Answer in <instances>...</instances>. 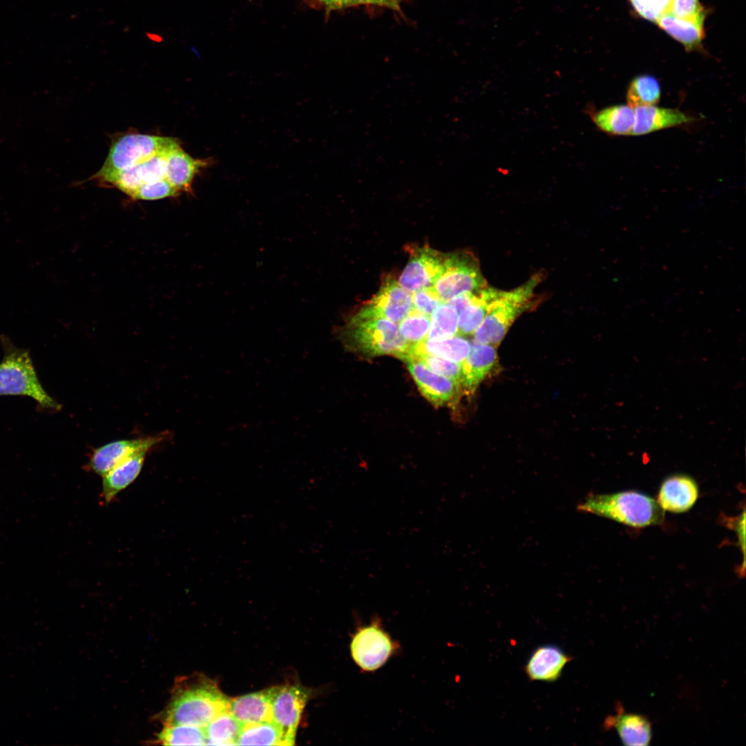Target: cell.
I'll return each mask as SVG.
<instances>
[{
	"mask_svg": "<svg viewBox=\"0 0 746 746\" xmlns=\"http://www.w3.org/2000/svg\"><path fill=\"white\" fill-rule=\"evenodd\" d=\"M229 698L207 680L182 678L173 689L166 709L164 725H191L204 728L228 710Z\"/></svg>",
	"mask_w": 746,
	"mask_h": 746,
	"instance_id": "1",
	"label": "cell"
},
{
	"mask_svg": "<svg viewBox=\"0 0 746 746\" xmlns=\"http://www.w3.org/2000/svg\"><path fill=\"white\" fill-rule=\"evenodd\" d=\"M577 508L633 527L660 524L665 516L656 499L636 491L592 495Z\"/></svg>",
	"mask_w": 746,
	"mask_h": 746,
	"instance_id": "2",
	"label": "cell"
},
{
	"mask_svg": "<svg viewBox=\"0 0 746 746\" xmlns=\"http://www.w3.org/2000/svg\"><path fill=\"white\" fill-rule=\"evenodd\" d=\"M341 337L349 349L368 357L392 354L401 359L410 347L396 323L360 312L345 325Z\"/></svg>",
	"mask_w": 746,
	"mask_h": 746,
	"instance_id": "3",
	"label": "cell"
},
{
	"mask_svg": "<svg viewBox=\"0 0 746 746\" xmlns=\"http://www.w3.org/2000/svg\"><path fill=\"white\" fill-rule=\"evenodd\" d=\"M542 273L510 291H501L489 312L473 334V341L497 347L514 321L536 305L535 287L541 283Z\"/></svg>",
	"mask_w": 746,
	"mask_h": 746,
	"instance_id": "4",
	"label": "cell"
},
{
	"mask_svg": "<svg viewBox=\"0 0 746 746\" xmlns=\"http://www.w3.org/2000/svg\"><path fill=\"white\" fill-rule=\"evenodd\" d=\"M179 146L180 143L173 137L140 133L125 134L112 143L104 163L92 178L105 182L122 171Z\"/></svg>",
	"mask_w": 746,
	"mask_h": 746,
	"instance_id": "5",
	"label": "cell"
},
{
	"mask_svg": "<svg viewBox=\"0 0 746 746\" xmlns=\"http://www.w3.org/2000/svg\"><path fill=\"white\" fill-rule=\"evenodd\" d=\"M0 395H23L46 408L60 405L43 388L26 351L12 348L0 363Z\"/></svg>",
	"mask_w": 746,
	"mask_h": 746,
	"instance_id": "6",
	"label": "cell"
},
{
	"mask_svg": "<svg viewBox=\"0 0 746 746\" xmlns=\"http://www.w3.org/2000/svg\"><path fill=\"white\" fill-rule=\"evenodd\" d=\"M487 286L475 255L459 251L445 254L442 271L432 287L443 302Z\"/></svg>",
	"mask_w": 746,
	"mask_h": 746,
	"instance_id": "7",
	"label": "cell"
},
{
	"mask_svg": "<svg viewBox=\"0 0 746 746\" xmlns=\"http://www.w3.org/2000/svg\"><path fill=\"white\" fill-rule=\"evenodd\" d=\"M394 649L390 635L376 624L359 629L350 644L354 661L365 671H375L382 667Z\"/></svg>",
	"mask_w": 746,
	"mask_h": 746,
	"instance_id": "8",
	"label": "cell"
},
{
	"mask_svg": "<svg viewBox=\"0 0 746 746\" xmlns=\"http://www.w3.org/2000/svg\"><path fill=\"white\" fill-rule=\"evenodd\" d=\"M311 691L300 685L274 687L271 720L284 732L288 745L294 744L297 728Z\"/></svg>",
	"mask_w": 746,
	"mask_h": 746,
	"instance_id": "9",
	"label": "cell"
},
{
	"mask_svg": "<svg viewBox=\"0 0 746 746\" xmlns=\"http://www.w3.org/2000/svg\"><path fill=\"white\" fill-rule=\"evenodd\" d=\"M409 251V261L399 283L410 293L432 287L442 271L445 254L428 246H414Z\"/></svg>",
	"mask_w": 746,
	"mask_h": 746,
	"instance_id": "10",
	"label": "cell"
},
{
	"mask_svg": "<svg viewBox=\"0 0 746 746\" xmlns=\"http://www.w3.org/2000/svg\"><path fill=\"white\" fill-rule=\"evenodd\" d=\"M412 296L399 282L388 277L379 291L358 312L401 322L414 309Z\"/></svg>",
	"mask_w": 746,
	"mask_h": 746,
	"instance_id": "11",
	"label": "cell"
},
{
	"mask_svg": "<svg viewBox=\"0 0 746 746\" xmlns=\"http://www.w3.org/2000/svg\"><path fill=\"white\" fill-rule=\"evenodd\" d=\"M501 290L485 287L478 291L459 295L449 300L458 313V335L474 334Z\"/></svg>",
	"mask_w": 746,
	"mask_h": 746,
	"instance_id": "12",
	"label": "cell"
},
{
	"mask_svg": "<svg viewBox=\"0 0 746 746\" xmlns=\"http://www.w3.org/2000/svg\"><path fill=\"white\" fill-rule=\"evenodd\" d=\"M164 437L163 434H158L154 436L121 439L107 443L93 450L88 463V470L103 476L135 452L142 449L151 450L162 441Z\"/></svg>",
	"mask_w": 746,
	"mask_h": 746,
	"instance_id": "13",
	"label": "cell"
},
{
	"mask_svg": "<svg viewBox=\"0 0 746 746\" xmlns=\"http://www.w3.org/2000/svg\"><path fill=\"white\" fill-rule=\"evenodd\" d=\"M423 396L435 406L450 402L460 385L453 380L439 374L419 361L407 357L403 359Z\"/></svg>",
	"mask_w": 746,
	"mask_h": 746,
	"instance_id": "14",
	"label": "cell"
},
{
	"mask_svg": "<svg viewBox=\"0 0 746 746\" xmlns=\"http://www.w3.org/2000/svg\"><path fill=\"white\" fill-rule=\"evenodd\" d=\"M572 660L573 657L559 646L545 644L535 648L524 669L530 681L553 682L560 678L564 667Z\"/></svg>",
	"mask_w": 746,
	"mask_h": 746,
	"instance_id": "15",
	"label": "cell"
},
{
	"mask_svg": "<svg viewBox=\"0 0 746 746\" xmlns=\"http://www.w3.org/2000/svg\"><path fill=\"white\" fill-rule=\"evenodd\" d=\"M169 151L157 154L142 163L122 171L109 178L104 183L111 184L133 198L143 184L166 178L167 155Z\"/></svg>",
	"mask_w": 746,
	"mask_h": 746,
	"instance_id": "16",
	"label": "cell"
},
{
	"mask_svg": "<svg viewBox=\"0 0 746 746\" xmlns=\"http://www.w3.org/2000/svg\"><path fill=\"white\" fill-rule=\"evenodd\" d=\"M615 715L608 716L604 722L605 729H614L626 746L648 745L652 738L651 725L643 715L625 711L616 707Z\"/></svg>",
	"mask_w": 746,
	"mask_h": 746,
	"instance_id": "17",
	"label": "cell"
},
{
	"mask_svg": "<svg viewBox=\"0 0 746 746\" xmlns=\"http://www.w3.org/2000/svg\"><path fill=\"white\" fill-rule=\"evenodd\" d=\"M635 122L631 135H643L660 130L676 127L691 122L695 119L676 108L655 105L634 108Z\"/></svg>",
	"mask_w": 746,
	"mask_h": 746,
	"instance_id": "18",
	"label": "cell"
},
{
	"mask_svg": "<svg viewBox=\"0 0 746 746\" xmlns=\"http://www.w3.org/2000/svg\"><path fill=\"white\" fill-rule=\"evenodd\" d=\"M698 497V488L692 477L674 475L662 483L657 501L664 510L678 513L691 508Z\"/></svg>",
	"mask_w": 746,
	"mask_h": 746,
	"instance_id": "19",
	"label": "cell"
},
{
	"mask_svg": "<svg viewBox=\"0 0 746 746\" xmlns=\"http://www.w3.org/2000/svg\"><path fill=\"white\" fill-rule=\"evenodd\" d=\"M149 449H142L130 455L102 476V497L109 504L140 475Z\"/></svg>",
	"mask_w": 746,
	"mask_h": 746,
	"instance_id": "20",
	"label": "cell"
},
{
	"mask_svg": "<svg viewBox=\"0 0 746 746\" xmlns=\"http://www.w3.org/2000/svg\"><path fill=\"white\" fill-rule=\"evenodd\" d=\"M211 162L210 159L194 158L179 146L167 155L166 179L180 193L189 192L195 176Z\"/></svg>",
	"mask_w": 746,
	"mask_h": 746,
	"instance_id": "21",
	"label": "cell"
},
{
	"mask_svg": "<svg viewBox=\"0 0 746 746\" xmlns=\"http://www.w3.org/2000/svg\"><path fill=\"white\" fill-rule=\"evenodd\" d=\"M497 363V354L495 347L471 341L470 353L461 363V386L470 392H474Z\"/></svg>",
	"mask_w": 746,
	"mask_h": 746,
	"instance_id": "22",
	"label": "cell"
},
{
	"mask_svg": "<svg viewBox=\"0 0 746 746\" xmlns=\"http://www.w3.org/2000/svg\"><path fill=\"white\" fill-rule=\"evenodd\" d=\"M274 687L229 699L228 711L243 725L271 720Z\"/></svg>",
	"mask_w": 746,
	"mask_h": 746,
	"instance_id": "23",
	"label": "cell"
},
{
	"mask_svg": "<svg viewBox=\"0 0 746 746\" xmlns=\"http://www.w3.org/2000/svg\"><path fill=\"white\" fill-rule=\"evenodd\" d=\"M589 115L596 127L611 135H629L635 122L634 108L628 104H617L594 111Z\"/></svg>",
	"mask_w": 746,
	"mask_h": 746,
	"instance_id": "24",
	"label": "cell"
},
{
	"mask_svg": "<svg viewBox=\"0 0 746 746\" xmlns=\"http://www.w3.org/2000/svg\"><path fill=\"white\" fill-rule=\"evenodd\" d=\"M470 350V342L464 336L455 335L443 339L425 340L411 346L403 358L414 353L422 352L461 363L468 357Z\"/></svg>",
	"mask_w": 746,
	"mask_h": 746,
	"instance_id": "25",
	"label": "cell"
},
{
	"mask_svg": "<svg viewBox=\"0 0 746 746\" xmlns=\"http://www.w3.org/2000/svg\"><path fill=\"white\" fill-rule=\"evenodd\" d=\"M657 23L689 50L698 48L704 37L703 23L677 18L669 12L662 15Z\"/></svg>",
	"mask_w": 746,
	"mask_h": 746,
	"instance_id": "26",
	"label": "cell"
},
{
	"mask_svg": "<svg viewBox=\"0 0 746 746\" xmlns=\"http://www.w3.org/2000/svg\"><path fill=\"white\" fill-rule=\"evenodd\" d=\"M238 745H288L283 730L272 720L242 725Z\"/></svg>",
	"mask_w": 746,
	"mask_h": 746,
	"instance_id": "27",
	"label": "cell"
},
{
	"mask_svg": "<svg viewBox=\"0 0 746 746\" xmlns=\"http://www.w3.org/2000/svg\"><path fill=\"white\" fill-rule=\"evenodd\" d=\"M242 724L228 710L221 713L205 727V745H236Z\"/></svg>",
	"mask_w": 746,
	"mask_h": 746,
	"instance_id": "28",
	"label": "cell"
},
{
	"mask_svg": "<svg viewBox=\"0 0 746 746\" xmlns=\"http://www.w3.org/2000/svg\"><path fill=\"white\" fill-rule=\"evenodd\" d=\"M661 88L658 79L649 75H641L634 77L629 84L626 93L628 105L635 108L638 106L656 105L660 99Z\"/></svg>",
	"mask_w": 746,
	"mask_h": 746,
	"instance_id": "29",
	"label": "cell"
},
{
	"mask_svg": "<svg viewBox=\"0 0 746 746\" xmlns=\"http://www.w3.org/2000/svg\"><path fill=\"white\" fill-rule=\"evenodd\" d=\"M157 740L166 745H202L206 744V735L204 728L195 725H164Z\"/></svg>",
	"mask_w": 746,
	"mask_h": 746,
	"instance_id": "30",
	"label": "cell"
},
{
	"mask_svg": "<svg viewBox=\"0 0 746 746\" xmlns=\"http://www.w3.org/2000/svg\"><path fill=\"white\" fill-rule=\"evenodd\" d=\"M431 316L428 339L439 340L458 335V313L451 305L442 303Z\"/></svg>",
	"mask_w": 746,
	"mask_h": 746,
	"instance_id": "31",
	"label": "cell"
},
{
	"mask_svg": "<svg viewBox=\"0 0 746 746\" xmlns=\"http://www.w3.org/2000/svg\"><path fill=\"white\" fill-rule=\"evenodd\" d=\"M431 316L413 309L399 325V332L410 346L425 341L428 336Z\"/></svg>",
	"mask_w": 746,
	"mask_h": 746,
	"instance_id": "32",
	"label": "cell"
},
{
	"mask_svg": "<svg viewBox=\"0 0 746 746\" xmlns=\"http://www.w3.org/2000/svg\"><path fill=\"white\" fill-rule=\"evenodd\" d=\"M407 357L419 361L433 372L453 380L461 387L462 378V365L461 363L451 361L422 352L414 353Z\"/></svg>",
	"mask_w": 746,
	"mask_h": 746,
	"instance_id": "33",
	"label": "cell"
},
{
	"mask_svg": "<svg viewBox=\"0 0 746 746\" xmlns=\"http://www.w3.org/2000/svg\"><path fill=\"white\" fill-rule=\"evenodd\" d=\"M674 17L703 23L705 10L698 0H671L669 9Z\"/></svg>",
	"mask_w": 746,
	"mask_h": 746,
	"instance_id": "34",
	"label": "cell"
},
{
	"mask_svg": "<svg viewBox=\"0 0 746 746\" xmlns=\"http://www.w3.org/2000/svg\"><path fill=\"white\" fill-rule=\"evenodd\" d=\"M179 193L178 191L164 178L143 184L139 188L133 198L142 200H155L176 196Z\"/></svg>",
	"mask_w": 746,
	"mask_h": 746,
	"instance_id": "35",
	"label": "cell"
},
{
	"mask_svg": "<svg viewBox=\"0 0 746 746\" xmlns=\"http://www.w3.org/2000/svg\"><path fill=\"white\" fill-rule=\"evenodd\" d=\"M636 12L644 19L657 22L669 12L671 0H630Z\"/></svg>",
	"mask_w": 746,
	"mask_h": 746,
	"instance_id": "36",
	"label": "cell"
},
{
	"mask_svg": "<svg viewBox=\"0 0 746 746\" xmlns=\"http://www.w3.org/2000/svg\"><path fill=\"white\" fill-rule=\"evenodd\" d=\"M412 301L416 310L430 316L434 310L443 303L432 287L414 292Z\"/></svg>",
	"mask_w": 746,
	"mask_h": 746,
	"instance_id": "37",
	"label": "cell"
},
{
	"mask_svg": "<svg viewBox=\"0 0 746 746\" xmlns=\"http://www.w3.org/2000/svg\"><path fill=\"white\" fill-rule=\"evenodd\" d=\"M311 3L325 10L327 14L356 6L354 0H310Z\"/></svg>",
	"mask_w": 746,
	"mask_h": 746,
	"instance_id": "38",
	"label": "cell"
},
{
	"mask_svg": "<svg viewBox=\"0 0 746 746\" xmlns=\"http://www.w3.org/2000/svg\"><path fill=\"white\" fill-rule=\"evenodd\" d=\"M745 511H743V513H742L741 515H740L738 517H737L735 520H733L732 523L730 524L731 525L734 526V528L735 529V530L736 531V533L738 534V541H739V543H740V546L742 548V550H743L742 553H743L744 557H745Z\"/></svg>",
	"mask_w": 746,
	"mask_h": 746,
	"instance_id": "39",
	"label": "cell"
},
{
	"mask_svg": "<svg viewBox=\"0 0 746 746\" xmlns=\"http://www.w3.org/2000/svg\"><path fill=\"white\" fill-rule=\"evenodd\" d=\"M380 6H385L396 11L400 10L399 5L401 0H379Z\"/></svg>",
	"mask_w": 746,
	"mask_h": 746,
	"instance_id": "40",
	"label": "cell"
},
{
	"mask_svg": "<svg viewBox=\"0 0 746 746\" xmlns=\"http://www.w3.org/2000/svg\"><path fill=\"white\" fill-rule=\"evenodd\" d=\"M146 35H147L148 38L149 39L153 41L160 42L162 40V37L161 36L158 35L157 34H154V33H152V32H148Z\"/></svg>",
	"mask_w": 746,
	"mask_h": 746,
	"instance_id": "41",
	"label": "cell"
},
{
	"mask_svg": "<svg viewBox=\"0 0 746 746\" xmlns=\"http://www.w3.org/2000/svg\"><path fill=\"white\" fill-rule=\"evenodd\" d=\"M354 1H355V5L356 6L363 5V4L374 5V0H354Z\"/></svg>",
	"mask_w": 746,
	"mask_h": 746,
	"instance_id": "42",
	"label": "cell"
},
{
	"mask_svg": "<svg viewBox=\"0 0 746 746\" xmlns=\"http://www.w3.org/2000/svg\"><path fill=\"white\" fill-rule=\"evenodd\" d=\"M374 5L379 6V0H374Z\"/></svg>",
	"mask_w": 746,
	"mask_h": 746,
	"instance_id": "43",
	"label": "cell"
}]
</instances>
